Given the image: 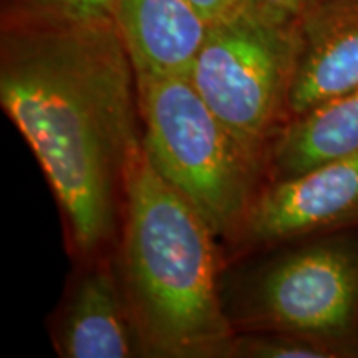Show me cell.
Masks as SVG:
<instances>
[{"instance_id":"obj_1","label":"cell","mask_w":358,"mask_h":358,"mask_svg":"<svg viewBox=\"0 0 358 358\" xmlns=\"http://www.w3.org/2000/svg\"><path fill=\"white\" fill-rule=\"evenodd\" d=\"M0 103L55 194L71 248L96 257L118 231L143 145L136 78L113 17L3 15Z\"/></svg>"},{"instance_id":"obj_2","label":"cell","mask_w":358,"mask_h":358,"mask_svg":"<svg viewBox=\"0 0 358 358\" xmlns=\"http://www.w3.org/2000/svg\"><path fill=\"white\" fill-rule=\"evenodd\" d=\"M123 217V285L143 350L222 358L236 332L222 307L216 236L143 145L129 161Z\"/></svg>"},{"instance_id":"obj_3","label":"cell","mask_w":358,"mask_h":358,"mask_svg":"<svg viewBox=\"0 0 358 358\" xmlns=\"http://www.w3.org/2000/svg\"><path fill=\"white\" fill-rule=\"evenodd\" d=\"M264 250L261 261L221 275L232 330L307 335L358 358V227Z\"/></svg>"},{"instance_id":"obj_4","label":"cell","mask_w":358,"mask_h":358,"mask_svg":"<svg viewBox=\"0 0 358 358\" xmlns=\"http://www.w3.org/2000/svg\"><path fill=\"white\" fill-rule=\"evenodd\" d=\"M143 148L161 176L237 244L266 174L203 100L191 78H136Z\"/></svg>"},{"instance_id":"obj_5","label":"cell","mask_w":358,"mask_h":358,"mask_svg":"<svg viewBox=\"0 0 358 358\" xmlns=\"http://www.w3.org/2000/svg\"><path fill=\"white\" fill-rule=\"evenodd\" d=\"M301 20L262 0L208 25L191 82L237 143L266 171L272 143L290 122Z\"/></svg>"},{"instance_id":"obj_6","label":"cell","mask_w":358,"mask_h":358,"mask_svg":"<svg viewBox=\"0 0 358 358\" xmlns=\"http://www.w3.org/2000/svg\"><path fill=\"white\" fill-rule=\"evenodd\" d=\"M350 227H358V150L297 176L266 182L237 244L266 249Z\"/></svg>"},{"instance_id":"obj_7","label":"cell","mask_w":358,"mask_h":358,"mask_svg":"<svg viewBox=\"0 0 358 358\" xmlns=\"http://www.w3.org/2000/svg\"><path fill=\"white\" fill-rule=\"evenodd\" d=\"M290 120L358 88V0H325L301 20Z\"/></svg>"},{"instance_id":"obj_8","label":"cell","mask_w":358,"mask_h":358,"mask_svg":"<svg viewBox=\"0 0 358 358\" xmlns=\"http://www.w3.org/2000/svg\"><path fill=\"white\" fill-rule=\"evenodd\" d=\"M113 20L134 78H191L209 25L191 0H115Z\"/></svg>"},{"instance_id":"obj_9","label":"cell","mask_w":358,"mask_h":358,"mask_svg":"<svg viewBox=\"0 0 358 358\" xmlns=\"http://www.w3.org/2000/svg\"><path fill=\"white\" fill-rule=\"evenodd\" d=\"M65 358H129L143 350L124 285L98 262L75 284L55 334Z\"/></svg>"},{"instance_id":"obj_10","label":"cell","mask_w":358,"mask_h":358,"mask_svg":"<svg viewBox=\"0 0 358 358\" xmlns=\"http://www.w3.org/2000/svg\"><path fill=\"white\" fill-rule=\"evenodd\" d=\"M357 150L358 88L285 124L268 151L267 182L297 176Z\"/></svg>"},{"instance_id":"obj_11","label":"cell","mask_w":358,"mask_h":358,"mask_svg":"<svg viewBox=\"0 0 358 358\" xmlns=\"http://www.w3.org/2000/svg\"><path fill=\"white\" fill-rule=\"evenodd\" d=\"M222 358H342L334 347L307 335L236 332Z\"/></svg>"},{"instance_id":"obj_12","label":"cell","mask_w":358,"mask_h":358,"mask_svg":"<svg viewBox=\"0 0 358 358\" xmlns=\"http://www.w3.org/2000/svg\"><path fill=\"white\" fill-rule=\"evenodd\" d=\"M115 0H7L3 15L55 20H98L113 17Z\"/></svg>"},{"instance_id":"obj_13","label":"cell","mask_w":358,"mask_h":358,"mask_svg":"<svg viewBox=\"0 0 358 358\" xmlns=\"http://www.w3.org/2000/svg\"><path fill=\"white\" fill-rule=\"evenodd\" d=\"M208 24L217 22L236 12L245 0H191Z\"/></svg>"},{"instance_id":"obj_14","label":"cell","mask_w":358,"mask_h":358,"mask_svg":"<svg viewBox=\"0 0 358 358\" xmlns=\"http://www.w3.org/2000/svg\"><path fill=\"white\" fill-rule=\"evenodd\" d=\"M262 2L289 13V15L295 17L297 20H303L313 10H317L325 0H262Z\"/></svg>"}]
</instances>
